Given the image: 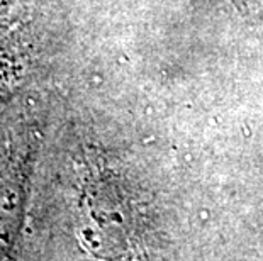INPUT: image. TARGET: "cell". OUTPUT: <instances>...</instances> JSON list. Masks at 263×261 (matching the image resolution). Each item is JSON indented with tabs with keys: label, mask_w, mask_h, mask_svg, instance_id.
<instances>
[{
	"label": "cell",
	"mask_w": 263,
	"mask_h": 261,
	"mask_svg": "<svg viewBox=\"0 0 263 261\" xmlns=\"http://www.w3.org/2000/svg\"><path fill=\"white\" fill-rule=\"evenodd\" d=\"M141 232L117 190L107 193L102 183L85 190L78 237L93 261H151Z\"/></svg>",
	"instance_id": "6da1fadb"
},
{
	"label": "cell",
	"mask_w": 263,
	"mask_h": 261,
	"mask_svg": "<svg viewBox=\"0 0 263 261\" xmlns=\"http://www.w3.org/2000/svg\"><path fill=\"white\" fill-rule=\"evenodd\" d=\"M241 12H255L261 5V0H229Z\"/></svg>",
	"instance_id": "3957f363"
},
{
	"label": "cell",
	"mask_w": 263,
	"mask_h": 261,
	"mask_svg": "<svg viewBox=\"0 0 263 261\" xmlns=\"http://www.w3.org/2000/svg\"><path fill=\"white\" fill-rule=\"evenodd\" d=\"M14 73V65L7 56H4V53L0 51V88L7 85L9 80L12 78Z\"/></svg>",
	"instance_id": "7a4b0ae2"
},
{
	"label": "cell",
	"mask_w": 263,
	"mask_h": 261,
	"mask_svg": "<svg viewBox=\"0 0 263 261\" xmlns=\"http://www.w3.org/2000/svg\"><path fill=\"white\" fill-rule=\"evenodd\" d=\"M15 0H0V19L10 14V9L14 7Z\"/></svg>",
	"instance_id": "277c9868"
}]
</instances>
